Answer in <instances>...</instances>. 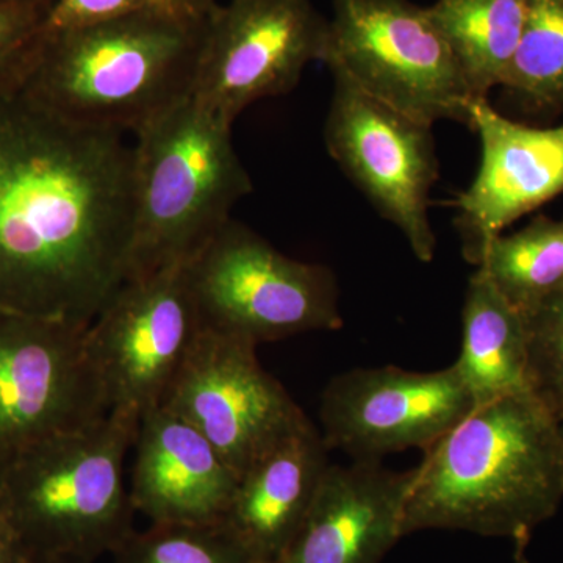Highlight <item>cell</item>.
Instances as JSON below:
<instances>
[{"instance_id": "1", "label": "cell", "mask_w": 563, "mask_h": 563, "mask_svg": "<svg viewBox=\"0 0 563 563\" xmlns=\"http://www.w3.org/2000/svg\"><path fill=\"white\" fill-rule=\"evenodd\" d=\"M133 146L0 91V310L90 325L128 280Z\"/></svg>"}, {"instance_id": "2", "label": "cell", "mask_w": 563, "mask_h": 563, "mask_svg": "<svg viewBox=\"0 0 563 563\" xmlns=\"http://www.w3.org/2000/svg\"><path fill=\"white\" fill-rule=\"evenodd\" d=\"M563 501L558 417L536 395L476 407L415 468L402 537L446 529L507 539L518 554Z\"/></svg>"}, {"instance_id": "3", "label": "cell", "mask_w": 563, "mask_h": 563, "mask_svg": "<svg viewBox=\"0 0 563 563\" xmlns=\"http://www.w3.org/2000/svg\"><path fill=\"white\" fill-rule=\"evenodd\" d=\"M203 29L206 18L151 11L46 31L21 87L81 128L135 133L191 96Z\"/></svg>"}, {"instance_id": "4", "label": "cell", "mask_w": 563, "mask_h": 563, "mask_svg": "<svg viewBox=\"0 0 563 563\" xmlns=\"http://www.w3.org/2000/svg\"><path fill=\"white\" fill-rule=\"evenodd\" d=\"M232 125L188 96L135 132L128 279L190 262L251 195Z\"/></svg>"}, {"instance_id": "5", "label": "cell", "mask_w": 563, "mask_h": 563, "mask_svg": "<svg viewBox=\"0 0 563 563\" xmlns=\"http://www.w3.org/2000/svg\"><path fill=\"white\" fill-rule=\"evenodd\" d=\"M140 420L131 410H110L35 444L0 474V514L32 555L95 562L135 531L124 462Z\"/></svg>"}, {"instance_id": "6", "label": "cell", "mask_w": 563, "mask_h": 563, "mask_svg": "<svg viewBox=\"0 0 563 563\" xmlns=\"http://www.w3.org/2000/svg\"><path fill=\"white\" fill-rule=\"evenodd\" d=\"M187 269L203 329L258 346L343 328L339 285L328 266L287 257L232 218Z\"/></svg>"}, {"instance_id": "7", "label": "cell", "mask_w": 563, "mask_h": 563, "mask_svg": "<svg viewBox=\"0 0 563 563\" xmlns=\"http://www.w3.org/2000/svg\"><path fill=\"white\" fill-rule=\"evenodd\" d=\"M329 69L407 117L470 128L476 101L428 7L412 0H331Z\"/></svg>"}, {"instance_id": "8", "label": "cell", "mask_w": 563, "mask_h": 563, "mask_svg": "<svg viewBox=\"0 0 563 563\" xmlns=\"http://www.w3.org/2000/svg\"><path fill=\"white\" fill-rule=\"evenodd\" d=\"M87 331L0 310V474L35 444L110 412Z\"/></svg>"}, {"instance_id": "9", "label": "cell", "mask_w": 563, "mask_h": 563, "mask_svg": "<svg viewBox=\"0 0 563 563\" xmlns=\"http://www.w3.org/2000/svg\"><path fill=\"white\" fill-rule=\"evenodd\" d=\"M333 95L324 125L329 155L390 221L415 257L433 261L437 240L429 218L439 161L432 125L407 117L331 70Z\"/></svg>"}, {"instance_id": "10", "label": "cell", "mask_w": 563, "mask_h": 563, "mask_svg": "<svg viewBox=\"0 0 563 563\" xmlns=\"http://www.w3.org/2000/svg\"><path fill=\"white\" fill-rule=\"evenodd\" d=\"M329 20L312 0L218 3L206 29L192 98L228 122L244 109L295 90L312 62H324Z\"/></svg>"}, {"instance_id": "11", "label": "cell", "mask_w": 563, "mask_h": 563, "mask_svg": "<svg viewBox=\"0 0 563 563\" xmlns=\"http://www.w3.org/2000/svg\"><path fill=\"white\" fill-rule=\"evenodd\" d=\"M255 351L202 328L158 406L198 429L239 477L307 420Z\"/></svg>"}, {"instance_id": "12", "label": "cell", "mask_w": 563, "mask_h": 563, "mask_svg": "<svg viewBox=\"0 0 563 563\" xmlns=\"http://www.w3.org/2000/svg\"><path fill=\"white\" fill-rule=\"evenodd\" d=\"M201 331L187 263L125 280L87 331L110 410L161 406Z\"/></svg>"}, {"instance_id": "13", "label": "cell", "mask_w": 563, "mask_h": 563, "mask_svg": "<svg viewBox=\"0 0 563 563\" xmlns=\"http://www.w3.org/2000/svg\"><path fill=\"white\" fill-rule=\"evenodd\" d=\"M476 409L455 365L418 373L380 366L333 377L321 396L322 440L355 462L428 451Z\"/></svg>"}, {"instance_id": "14", "label": "cell", "mask_w": 563, "mask_h": 563, "mask_svg": "<svg viewBox=\"0 0 563 563\" xmlns=\"http://www.w3.org/2000/svg\"><path fill=\"white\" fill-rule=\"evenodd\" d=\"M481 140V165L455 201L466 262L477 266L496 236L525 214L563 195V124L531 128L509 120L488 101L470 107Z\"/></svg>"}, {"instance_id": "15", "label": "cell", "mask_w": 563, "mask_h": 563, "mask_svg": "<svg viewBox=\"0 0 563 563\" xmlns=\"http://www.w3.org/2000/svg\"><path fill=\"white\" fill-rule=\"evenodd\" d=\"M415 468L329 465L306 520L274 563H380L402 537Z\"/></svg>"}, {"instance_id": "16", "label": "cell", "mask_w": 563, "mask_h": 563, "mask_svg": "<svg viewBox=\"0 0 563 563\" xmlns=\"http://www.w3.org/2000/svg\"><path fill=\"white\" fill-rule=\"evenodd\" d=\"M131 499L151 523H221L239 476L190 422L163 407L141 417Z\"/></svg>"}, {"instance_id": "17", "label": "cell", "mask_w": 563, "mask_h": 563, "mask_svg": "<svg viewBox=\"0 0 563 563\" xmlns=\"http://www.w3.org/2000/svg\"><path fill=\"white\" fill-rule=\"evenodd\" d=\"M329 448L309 421L239 477L221 525L255 563H274L306 520L329 465Z\"/></svg>"}, {"instance_id": "18", "label": "cell", "mask_w": 563, "mask_h": 563, "mask_svg": "<svg viewBox=\"0 0 563 563\" xmlns=\"http://www.w3.org/2000/svg\"><path fill=\"white\" fill-rule=\"evenodd\" d=\"M454 365L476 407L533 393L528 322L477 268L466 285Z\"/></svg>"}, {"instance_id": "19", "label": "cell", "mask_w": 563, "mask_h": 563, "mask_svg": "<svg viewBox=\"0 0 563 563\" xmlns=\"http://www.w3.org/2000/svg\"><path fill=\"white\" fill-rule=\"evenodd\" d=\"M476 101L501 88L523 32L528 0H437L428 7Z\"/></svg>"}, {"instance_id": "20", "label": "cell", "mask_w": 563, "mask_h": 563, "mask_svg": "<svg viewBox=\"0 0 563 563\" xmlns=\"http://www.w3.org/2000/svg\"><path fill=\"white\" fill-rule=\"evenodd\" d=\"M525 318L563 284V218H533L509 235L496 236L477 266Z\"/></svg>"}, {"instance_id": "21", "label": "cell", "mask_w": 563, "mask_h": 563, "mask_svg": "<svg viewBox=\"0 0 563 563\" xmlns=\"http://www.w3.org/2000/svg\"><path fill=\"white\" fill-rule=\"evenodd\" d=\"M501 88L526 109L563 110V0H528L520 43Z\"/></svg>"}, {"instance_id": "22", "label": "cell", "mask_w": 563, "mask_h": 563, "mask_svg": "<svg viewBox=\"0 0 563 563\" xmlns=\"http://www.w3.org/2000/svg\"><path fill=\"white\" fill-rule=\"evenodd\" d=\"M111 555L113 563H255L221 523H151Z\"/></svg>"}, {"instance_id": "23", "label": "cell", "mask_w": 563, "mask_h": 563, "mask_svg": "<svg viewBox=\"0 0 563 563\" xmlns=\"http://www.w3.org/2000/svg\"><path fill=\"white\" fill-rule=\"evenodd\" d=\"M526 322L532 390L559 417L563 410V284Z\"/></svg>"}, {"instance_id": "24", "label": "cell", "mask_w": 563, "mask_h": 563, "mask_svg": "<svg viewBox=\"0 0 563 563\" xmlns=\"http://www.w3.org/2000/svg\"><path fill=\"white\" fill-rule=\"evenodd\" d=\"M49 7L0 3V91L21 87L31 73Z\"/></svg>"}, {"instance_id": "25", "label": "cell", "mask_w": 563, "mask_h": 563, "mask_svg": "<svg viewBox=\"0 0 563 563\" xmlns=\"http://www.w3.org/2000/svg\"><path fill=\"white\" fill-rule=\"evenodd\" d=\"M151 11L188 14L177 0H52L44 27L63 32Z\"/></svg>"}, {"instance_id": "26", "label": "cell", "mask_w": 563, "mask_h": 563, "mask_svg": "<svg viewBox=\"0 0 563 563\" xmlns=\"http://www.w3.org/2000/svg\"><path fill=\"white\" fill-rule=\"evenodd\" d=\"M32 559L13 526L0 514V563H31Z\"/></svg>"}, {"instance_id": "27", "label": "cell", "mask_w": 563, "mask_h": 563, "mask_svg": "<svg viewBox=\"0 0 563 563\" xmlns=\"http://www.w3.org/2000/svg\"><path fill=\"white\" fill-rule=\"evenodd\" d=\"M185 13L195 18H207L211 10L218 5L217 0H177Z\"/></svg>"}, {"instance_id": "28", "label": "cell", "mask_w": 563, "mask_h": 563, "mask_svg": "<svg viewBox=\"0 0 563 563\" xmlns=\"http://www.w3.org/2000/svg\"><path fill=\"white\" fill-rule=\"evenodd\" d=\"M31 563H95L85 559L69 558V555H33Z\"/></svg>"}, {"instance_id": "29", "label": "cell", "mask_w": 563, "mask_h": 563, "mask_svg": "<svg viewBox=\"0 0 563 563\" xmlns=\"http://www.w3.org/2000/svg\"><path fill=\"white\" fill-rule=\"evenodd\" d=\"M0 3H14V5H51L52 0H0Z\"/></svg>"}, {"instance_id": "30", "label": "cell", "mask_w": 563, "mask_h": 563, "mask_svg": "<svg viewBox=\"0 0 563 563\" xmlns=\"http://www.w3.org/2000/svg\"><path fill=\"white\" fill-rule=\"evenodd\" d=\"M558 421H559V429H561V435H562V440H563V410L561 413H559Z\"/></svg>"}]
</instances>
